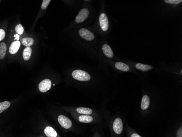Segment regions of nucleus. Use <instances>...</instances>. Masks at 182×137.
I'll list each match as a JSON object with an SVG mask.
<instances>
[{
  "mask_svg": "<svg viewBox=\"0 0 182 137\" xmlns=\"http://www.w3.org/2000/svg\"><path fill=\"white\" fill-rule=\"evenodd\" d=\"M51 0H43L42 2V4H41V9L43 10H45V9L47 8L48 6L50 4V2Z\"/></svg>",
  "mask_w": 182,
  "mask_h": 137,
  "instance_id": "nucleus-22",
  "label": "nucleus"
},
{
  "mask_svg": "<svg viewBox=\"0 0 182 137\" xmlns=\"http://www.w3.org/2000/svg\"><path fill=\"white\" fill-rule=\"evenodd\" d=\"M58 121L61 126L66 129H69L72 126V123L70 119L63 115H60L58 117Z\"/></svg>",
  "mask_w": 182,
  "mask_h": 137,
  "instance_id": "nucleus-2",
  "label": "nucleus"
},
{
  "mask_svg": "<svg viewBox=\"0 0 182 137\" xmlns=\"http://www.w3.org/2000/svg\"><path fill=\"white\" fill-rule=\"evenodd\" d=\"M72 77L75 80L82 82H87L90 80L91 76L89 73L82 70H75L72 73Z\"/></svg>",
  "mask_w": 182,
  "mask_h": 137,
  "instance_id": "nucleus-1",
  "label": "nucleus"
},
{
  "mask_svg": "<svg viewBox=\"0 0 182 137\" xmlns=\"http://www.w3.org/2000/svg\"><path fill=\"white\" fill-rule=\"evenodd\" d=\"M115 67L119 70L123 71V72H128L129 71L130 69L129 66H128L127 64H125L124 63L121 62H116Z\"/></svg>",
  "mask_w": 182,
  "mask_h": 137,
  "instance_id": "nucleus-13",
  "label": "nucleus"
},
{
  "mask_svg": "<svg viewBox=\"0 0 182 137\" xmlns=\"http://www.w3.org/2000/svg\"><path fill=\"white\" fill-rule=\"evenodd\" d=\"M79 120L82 123H91L93 120V119L89 115H86L80 116L79 117Z\"/></svg>",
  "mask_w": 182,
  "mask_h": 137,
  "instance_id": "nucleus-16",
  "label": "nucleus"
},
{
  "mask_svg": "<svg viewBox=\"0 0 182 137\" xmlns=\"http://www.w3.org/2000/svg\"><path fill=\"white\" fill-rule=\"evenodd\" d=\"M6 36V32L5 30L0 29V42L2 41L5 38Z\"/></svg>",
  "mask_w": 182,
  "mask_h": 137,
  "instance_id": "nucleus-23",
  "label": "nucleus"
},
{
  "mask_svg": "<svg viewBox=\"0 0 182 137\" xmlns=\"http://www.w3.org/2000/svg\"><path fill=\"white\" fill-rule=\"evenodd\" d=\"M7 51V46L5 43H0V60H2L5 57Z\"/></svg>",
  "mask_w": 182,
  "mask_h": 137,
  "instance_id": "nucleus-18",
  "label": "nucleus"
},
{
  "mask_svg": "<svg viewBox=\"0 0 182 137\" xmlns=\"http://www.w3.org/2000/svg\"><path fill=\"white\" fill-rule=\"evenodd\" d=\"M100 28L103 31H106L109 29V20L107 16L104 13L100 14L99 16Z\"/></svg>",
  "mask_w": 182,
  "mask_h": 137,
  "instance_id": "nucleus-6",
  "label": "nucleus"
},
{
  "mask_svg": "<svg viewBox=\"0 0 182 137\" xmlns=\"http://www.w3.org/2000/svg\"><path fill=\"white\" fill-rule=\"evenodd\" d=\"M86 1H89V0H86Z\"/></svg>",
  "mask_w": 182,
  "mask_h": 137,
  "instance_id": "nucleus-27",
  "label": "nucleus"
},
{
  "mask_svg": "<svg viewBox=\"0 0 182 137\" xmlns=\"http://www.w3.org/2000/svg\"><path fill=\"white\" fill-rule=\"evenodd\" d=\"M102 51L106 57L112 58L114 56V53L112 51V49L109 45L104 44L102 46Z\"/></svg>",
  "mask_w": 182,
  "mask_h": 137,
  "instance_id": "nucleus-9",
  "label": "nucleus"
},
{
  "mask_svg": "<svg viewBox=\"0 0 182 137\" xmlns=\"http://www.w3.org/2000/svg\"><path fill=\"white\" fill-rule=\"evenodd\" d=\"M21 43L26 47H31L34 44V39L30 37H25L21 40Z\"/></svg>",
  "mask_w": 182,
  "mask_h": 137,
  "instance_id": "nucleus-14",
  "label": "nucleus"
},
{
  "mask_svg": "<svg viewBox=\"0 0 182 137\" xmlns=\"http://www.w3.org/2000/svg\"><path fill=\"white\" fill-rule=\"evenodd\" d=\"M15 31L19 35L23 34L24 33V29L23 28L22 25H21V24L17 25L15 26Z\"/></svg>",
  "mask_w": 182,
  "mask_h": 137,
  "instance_id": "nucleus-20",
  "label": "nucleus"
},
{
  "mask_svg": "<svg viewBox=\"0 0 182 137\" xmlns=\"http://www.w3.org/2000/svg\"><path fill=\"white\" fill-rule=\"evenodd\" d=\"M135 67L137 69L140 71H148L153 68V67L148 64H142L140 63H137L135 65Z\"/></svg>",
  "mask_w": 182,
  "mask_h": 137,
  "instance_id": "nucleus-15",
  "label": "nucleus"
},
{
  "mask_svg": "<svg viewBox=\"0 0 182 137\" xmlns=\"http://www.w3.org/2000/svg\"><path fill=\"white\" fill-rule=\"evenodd\" d=\"M14 37H15V40L19 41V38H20V36H19V34L17 33V34L14 35Z\"/></svg>",
  "mask_w": 182,
  "mask_h": 137,
  "instance_id": "nucleus-25",
  "label": "nucleus"
},
{
  "mask_svg": "<svg viewBox=\"0 0 182 137\" xmlns=\"http://www.w3.org/2000/svg\"><path fill=\"white\" fill-rule=\"evenodd\" d=\"M150 104V99L147 95H145L142 97L141 101V107L142 110H146L148 109Z\"/></svg>",
  "mask_w": 182,
  "mask_h": 137,
  "instance_id": "nucleus-10",
  "label": "nucleus"
},
{
  "mask_svg": "<svg viewBox=\"0 0 182 137\" xmlns=\"http://www.w3.org/2000/svg\"><path fill=\"white\" fill-rule=\"evenodd\" d=\"M79 33L81 37H82V38L87 41H91L94 39V35L93 33L86 29H84V28L81 29L79 30Z\"/></svg>",
  "mask_w": 182,
  "mask_h": 137,
  "instance_id": "nucleus-3",
  "label": "nucleus"
},
{
  "mask_svg": "<svg viewBox=\"0 0 182 137\" xmlns=\"http://www.w3.org/2000/svg\"><path fill=\"white\" fill-rule=\"evenodd\" d=\"M114 132L117 135H120L123 130V122L120 118H117L114 121L113 124Z\"/></svg>",
  "mask_w": 182,
  "mask_h": 137,
  "instance_id": "nucleus-7",
  "label": "nucleus"
},
{
  "mask_svg": "<svg viewBox=\"0 0 182 137\" xmlns=\"http://www.w3.org/2000/svg\"><path fill=\"white\" fill-rule=\"evenodd\" d=\"M44 133L48 137H56L57 136V132L51 127H46L44 130Z\"/></svg>",
  "mask_w": 182,
  "mask_h": 137,
  "instance_id": "nucleus-11",
  "label": "nucleus"
},
{
  "mask_svg": "<svg viewBox=\"0 0 182 137\" xmlns=\"http://www.w3.org/2000/svg\"><path fill=\"white\" fill-rule=\"evenodd\" d=\"M11 106L9 101H6L0 103V114L7 110Z\"/></svg>",
  "mask_w": 182,
  "mask_h": 137,
  "instance_id": "nucleus-19",
  "label": "nucleus"
},
{
  "mask_svg": "<svg viewBox=\"0 0 182 137\" xmlns=\"http://www.w3.org/2000/svg\"><path fill=\"white\" fill-rule=\"evenodd\" d=\"M21 42L19 41H14L9 48V52L11 54H15L18 51L20 47Z\"/></svg>",
  "mask_w": 182,
  "mask_h": 137,
  "instance_id": "nucleus-8",
  "label": "nucleus"
},
{
  "mask_svg": "<svg viewBox=\"0 0 182 137\" xmlns=\"http://www.w3.org/2000/svg\"><path fill=\"white\" fill-rule=\"evenodd\" d=\"M89 15V11L87 8H83L80 11L75 18V21L77 23H82Z\"/></svg>",
  "mask_w": 182,
  "mask_h": 137,
  "instance_id": "nucleus-5",
  "label": "nucleus"
},
{
  "mask_svg": "<svg viewBox=\"0 0 182 137\" xmlns=\"http://www.w3.org/2000/svg\"><path fill=\"white\" fill-rule=\"evenodd\" d=\"M141 135H137L136 133H134L132 135H131V137H141Z\"/></svg>",
  "mask_w": 182,
  "mask_h": 137,
  "instance_id": "nucleus-26",
  "label": "nucleus"
},
{
  "mask_svg": "<svg viewBox=\"0 0 182 137\" xmlns=\"http://www.w3.org/2000/svg\"><path fill=\"white\" fill-rule=\"evenodd\" d=\"M177 137H182V128H180L178 130L177 133Z\"/></svg>",
  "mask_w": 182,
  "mask_h": 137,
  "instance_id": "nucleus-24",
  "label": "nucleus"
},
{
  "mask_svg": "<svg viewBox=\"0 0 182 137\" xmlns=\"http://www.w3.org/2000/svg\"><path fill=\"white\" fill-rule=\"evenodd\" d=\"M76 112L81 114L90 115L93 113L92 110L88 108L79 107L76 109Z\"/></svg>",
  "mask_w": 182,
  "mask_h": 137,
  "instance_id": "nucleus-17",
  "label": "nucleus"
},
{
  "mask_svg": "<svg viewBox=\"0 0 182 137\" xmlns=\"http://www.w3.org/2000/svg\"><path fill=\"white\" fill-rule=\"evenodd\" d=\"M51 82L49 79H46L41 81L39 84V89L41 92H46L50 89L51 87Z\"/></svg>",
  "mask_w": 182,
  "mask_h": 137,
  "instance_id": "nucleus-4",
  "label": "nucleus"
},
{
  "mask_svg": "<svg viewBox=\"0 0 182 137\" xmlns=\"http://www.w3.org/2000/svg\"><path fill=\"white\" fill-rule=\"evenodd\" d=\"M164 1L168 4L178 5L182 2V0H164Z\"/></svg>",
  "mask_w": 182,
  "mask_h": 137,
  "instance_id": "nucleus-21",
  "label": "nucleus"
},
{
  "mask_svg": "<svg viewBox=\"0 0 182 137\" xmlns=\"http://www.w3.org/2000/svg\"><path fill=\"white\" fill-rule=\"evenodd\" d=\"M32 55V49L30 46L26 47L24 51H23V59L25 61H28L31 58Z\"/></svg>",
  "mask_w": 182,
  "mask_h": 137,
  "instance_id": "nucleus-12",
  "label": "nucleus"
}]
</instances>
